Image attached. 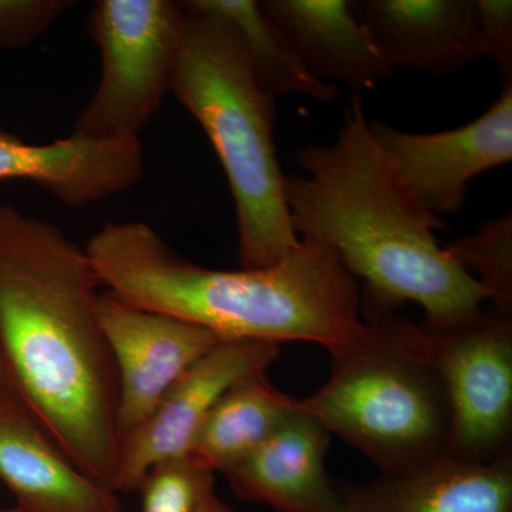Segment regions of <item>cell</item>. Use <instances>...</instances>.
I'll return each instance as SVG.
<instances>
[{
    "mask_svg": "<svg viewBox=\"0 0 512 512\" xmlns=\"http://www.w3.org/2000/svg\"><path fill=\"white\" fill-rule=\"evenodd\" d=\"M86 248L0 205V340L39 426L74 467L113 491L119 376L97 315Z\"/></svg>",
    "mask_w": 512,
    "mask_h": 512,
    "instance_id": "cell-1",
    "label": "cell"
},
{
    "mask_svg": "<svg viewBox=\"0 0 512 512\" xmlns=\"http://www.w3.org/2000/svg\"><path fill=\"white\" fill-rule=\"evenodd\" d=\"M306 175H285L293 231L329 249L357 281L360 311L419 303L423 325H453L483 309L485 291L454 264L434 231L447 222L416 197L370 131L357 94L335 143L296 154ZM301 239V238H299Z\"/></svg>",
    "mask_w": 512,
    "mask_h": 512,
    "instance_id": "cell-2",
    "label": "cell"
},
{
    "mask_svg": "<svg viewBox=\"0 0 512 512\" xmlns=\"http://www.w3.org/2000/svg\"><path fill=\"white\" fill-rule=\"evenodd\" d=\"M86 252L101 286L121 301L224 338L332 350L362 330L359 281L313 239H299L274 265L221 271L188 261L144 222H106Z\"/></svg>",
    "mask_w": 512,
    "mask_h": 512,
    "instance_id": "cell-3",
    "label": "cell"
},
{
    "mask_svg": "<svg viewBox=\"0 0 512 512\" xmlns=\"http://www.w3.org/2000/svg\"><path fill=\"white\" fill-rule=\"evenodd\" d=\"M184 10L187 30L171 92L204 128L227 174L239 264L265 268L299 245L276 154L275 99L256 83L244 42L228 19Z\"/></svg>",
    "mask_w": 512,
    "mask_h": 512,
    "instance_id": "cell-4",
    "label": "cell"
},
{
    "mask_svg": "<svg viewBox=\"0 0 512 512\" xmlns=\"http://www.w3.org/2000/svg\"><path fill=\"white\" fill-rule=\"evenodd\" d=\"M365 318L355 339L329 350L328 382L299 404L382 473L443 456L451 436L450 402L439 373L421 353L417 323L394 312Z\"/></svg>",
    "mask_w": 512,
    "mask_h": 512,
    "instance_id": "cell-5",
    "label": "cell"
},
{
    "mask_svg": "<svg viewBox=\"0 0 512 512\" xmlns=\"http://www.w3.org/2000/svg\"><path fill=\"white\" fill-rule=\"evenodd\" d=\"M187 30V12L171 0H99L89 32L101 74L72 136L110 141L140 138L171 92Z\"/></svg>",
    "mask_w": 512,
    "mask_h": 512,
    "instance_id": "cell-6",
    "label": "cell"
},
{
    "mask_svg": "<svg viewBox=\"0 0 512 512\" xmlns=\"http://www.w3.org/2000/svg\"><path fill=\"white\" fill-rule=\"evenodd\" d=\"M416 335L450 402L446 454L477 461L512 454V315L480 309L441 328L417 323Z\"/></svg>",
    "mask_w": 512,
    "mask_h": 512,
    "instance_id": "cell-7",
    "label": "cell"
},
{
    "mask_svg": "<svg viewBox=\"0 0 512 512\" xmlns=\"http://www.w3.org/2000/svg\"><path fill=\"white\" fill-rule=\"evenodd\" d=\"M278 356V343L227 339L198 359L121 441L114 493L138 491L154 467L187 456L192 437L221 397L241 380L265 373Z\"/></svg>",
    "mask_w": 512,
    "mask_h": 512,
    "instance_id": "cell-8",
    "label": "cell"
},
{
    "mask_svg": "<svg viewBox=\"0 0 512 512\" xmlns=\"http://www.w3.org/2000/svg\"><path fill=\"white\" fill-rule=\"evenodd\" d=\"M97 315L119 376L121 446L185 370L228 338L173 316L136 308L109 291L100 293Z\"/></svg>",
    "mask_w": 512,
    "mask_h": 512,
    "instance_id": "cell-9",
    "label": "cell"
},
{
    "mask_svg": "<svg viewBox=\"0 0 512 512\" xmlns=\"http://www.w3.org/2000/svg\"><path fill=\"white\" fill-rule=\"evenodd\" d=\"M370 131L414 197L427 210L456 215L466 204L468 183L512 160V82L483 116L440 133H406L379 120Z\"/></svg>",
    "mask_w": 512,
    "mask_h": 512,
    "instance_id": "cell-10",
    "label": "cell"
},
{
    "mask_svg": "<svg viewBox=\"0 0 512 512\" xmlns=\"http://www.w3.org/2000/svg\"><path fill=\"white\" fill-rule=\"evenodd\" d=\"M339 491L342 512H512V454L491 461L443 454Z\"/></svg>",
    "mask_w": 512,
    "mask_h": 512,
    "instance_id": "cell-11",
    "label": "cell"
},
{
    "mask_svg": "<svg viewBox=\"0 0 512 512\" xmlns=\"http://www.w3.org/2000/svg\"><path fill=\"white\" fill-rule=\"evenodd\" d=\"M143 174L140 138L70 136L33 144L0 128V181H32L69 207L83 208L130 190Z\"/></svg>",
    "mask_w": 512,
    "mask_h": 512,
    "instance_id": "cell-12",
    "label": "cell"
},
{
    "mask_svg": "<svg viewBox=\"0 0 512 512\" xmlns=\"http://www.w3.org/2000/svg\"><path fill=\"white\" fill-rule=\"evenodd\" d=\"M329 441L326 427L298 403L268 440L222 474L239 500L275 512H342L326 471Z\"/></svg>",
    "mask_w": 512,
    "mask_h": 512,
    "instance_id": "cell-13",
    "label": "cell"
},
{
    "mask_svg": "<svg viewBox=\"0 0 512 512\" xmlns=\"http://www.w3.org/2000/svg\"><path fill=\"white\" fill-rule=\"evenodd\" d=\"M392 69L444 76L480 59L474 0H350Z\"/></svg>",
    "mask_w": 512,
    "mask_h": 512,
    "instance_id": "cell-14",
    "label": "cell"
},
{
    "mask_svg": "<svg viewBox=\"0 0 512 512\" xmlns=\"http://www.w3.org/2000/svg\"><path fill=\"white\" fill-rule=\"evenodd\" d=\"M0 481L19 512H121L119 494L74 467L23 406H0Z\"/></svg>",
    "mask_w": 512,
    "mask_h": 512,
    "instance_id": "cell-15",
    "label": "cell"
},
{
    "mask_svg": "<svg viewBox=\"0 0 512 512\" xmlns=\"http://www.w3.org/2000/svg\"><path fill=\"white\" fill-rule=\"evenodd\" d=\"M259 8L284 33L313 77L338 80L353 92L392 79L394 70L350 0H261Z\"/></svg>",
    "mask_w": 512,
    "mask_h": 512,
    "instance_id": "cell-16",
    "label": "cell"
},
{
    "mask_svg": "<svg viewBox=\"0 0 512 512\" xmlns=\"http://www.w3.org/2000/svg\"><path fill=\"white\" fill-rule=\"evenodd\" d=\"M298 403L276 389L265 373L247 377L212 407L192 437L187 457L214 474L225 473L268 440Z\"/></svg>",
    "mask_w": 512,
    "mask_h": 512,
    "instance_id": "cell-17",
    "label": "cell"
},
{
    "mask_svg": "<svg viewBox=\"0 0 512 512\" xmlns=\"http://www.w3.org/2000/svg\"><path fill=\"white\" fill-rule=\"evenodd\" d=\"M185 9L204 10L228 19L237 28L256 83L268 96L303 94L320 103L339 97L338 86L320 82L306 69L289 40L255 0H185Z\"/></svg>",
    "mask_w": 512,
    "mask_h": 512,
    "instance_id": "cell-18",
    "label": "cell"
},
{
    "mask_svg": "<svg viewBox=\"0 0 512 512\" xmlns=\"http://www.w3.org/2000/svg\"><path fill=\"white\" fill-rule=\"evenodd\" d=\"M458 268L476 279L495 311L512 315V214L485 221L444 247Z\"/></svg>",
    "mask_w": 512,
    "mask_h": 512,
    "instance_id": "cell-19",
    "label": "cell"
},
{
    "mask_svg": "<svg viewBox=\"0 0 512 512\" xmlns=\"http://www.w3.org/2000/svg\"><path fill=\"white\" fill-rule=\"evenodd\" d=\"M138 491L143 512H198L214 491V473L187 456L174 458L154 467Z\"/></svg>",
    "mask_w": 512,
    "mask_h": 512,
    "instance_id": "cell-20",
    "label": "cell"
},
{
    "mask_svg": "<svg viewBox=\"0 0 512 512\" xmlns=\"http://www.w3.org/2000/svg\"><path fill=\"white\" fill-rule=\"evenodd\" d=\"M72 5L69 0H0V47L32 45Z\"/></svg>",
    "mask_w": 512,
    "mask_h": 512,
    "instance_id": "cell-21",
    "label": "cell"
},
{
    "mask_svg": "<svg viewBox=\"0 0 512 512\" xmlns=\"http://www.w3.org/2000/svg\"><path fill=\"white\" fill-rule=\"evenodd\" d=\"M481 56L490 57L504 83L512 82V2L474 0Z\"/></svg>",
    "mask_w": 512,
    "mask_h": 512,
    "instance_id": "cell-22",
    "label": "cell"
},
{
    "mask_svg": "<svg viewBox=\"0 0 512 512\" xmlns=\"http://www.w3.org/2000/svg\"><path fill=\"white\" fill-rule=\"evenodd\" d=\"M0 406H26L0 340ZM29 410V409H28Z\"/></svg>",
    "mask_w": 512,
    "mask_h": 512,
    "instance_id": "cell-23",
    "label": "cell"
},
{
    "mask_svg": "<svg viewBox=\"0 0 512 512\" xmlns=\"http://www.w3.org/2000/svg\"><path fill=\"white\" fill-rule=\"evenodd\" d=\"M198 512H234L227 504L222 503L220 498L215 495V491L207 495L204 501H202L200 510Z\"/></svg>",
    "mask_w": 512,
    "mask_h": 512,
    "instance_id": "cell-24",
    "label": "cell"
},
{
    "mask_svg": "<svg viewBox=\"0 0 512 512\" xmlns=\"http://www.w3.org/2000/svg\"><path fill=\"white\" fill-rule=\"evenodd\" d=\"M0 512H19L16 510V508H13V510H0Z\"/></svg>",
    "mask_w": 512,
    "mask_h": 512,
    "instance_id": "cell-25",
    "label": "cell"
}]
</instances>
